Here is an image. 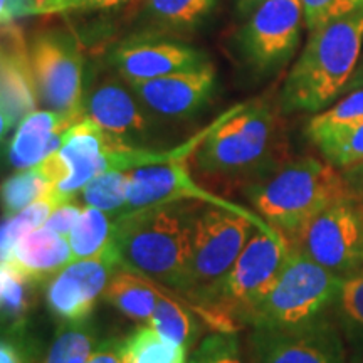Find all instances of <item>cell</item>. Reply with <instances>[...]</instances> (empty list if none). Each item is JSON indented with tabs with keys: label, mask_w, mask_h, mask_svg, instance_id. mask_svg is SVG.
Masks as SVG:
<instances>
[{
	"label": "cell",
	"mask_w": 363,
	"mask_h": 363,
	"mask_svg": "<svg viewBox=\"0 0 363 363\" xmlns=\"http://www.w3.org/2000/svg\"><path fill=\"white\" fill-rule=\"evenodd\" d=\"M128 174L131 185L128 211L126 212L150 206H158V203L201 202L206 203V206H216L227 208V211L238 212V214L251 219L262 233L272 235L283 234L276 230L271 224H267L254 211H249L247 207L230 202L229 199L211 192V190L199 184L192 177L187 160L140 167V169L131 170Z\"/></svg>",
	"instance_id": "12"
},
{
	"label": "cell",
	"mask_w": 363,
	"mask_h": 363,
	"mask_svg": "<svg viewBox=\"0 0 363 363\" xmlns=\"http://www.w3.org/2000/svg\"><path fill=\"white\" fill-rule=\"evenodd\" d=\"M363 51V12L311 30L279 94L284 113H320L347 91Z\"/></svg>",
	"instance_id": "2"
},
{
	"label": "cell",
	"mask_w": 363,
	"mask_h": 363,
	"mask_svg": "<svg viewBox=\"0 0 363 363\" xmlns=\"http://www.w3.org/2000/svg\"><path fill=\"white\" fill-rule=\"evenodd\" d=\"M40 363H44V362H40Z\"/></svg>",
	"instance_id": "46"
},
{
	"label": "cell",
	"mask_w": 363,
	"mask_h": 363,
	"mask_svg": "<svg viewBox=\"0 0 363 363\" xmlns=\"http://www.w3.org/2000/svg\"><path fill=\"white\" fill-rule=\"evenodd\" d=\"M266 0H238V12L240 16H251Z\"/></svg>",
	"instance_id": "43"
},
{
	"label": "cell",
	"mask_w": 363,
	"mask_h": 363,
	"mask_svg": "<svg viewBox=\"0 0 363 363\" xmlns=\"http://www.w3.org/2000/svg\"><path fill=\"white\" fill-rule=\"evenodd\" d=\"M29 16H39V7L30 0H0V19L2 26L16 24Z\"/></svg>",
	"instance_id": "39"
},
{
	"label": "cell",
	"mask_w": 363,
	"mask_h": 363,
	"mask_svg": "<svg viewBox=\"0 0 363 363\" xmlns=\"http://www.w3.org/2000/svg\"><path fill=\"white\" fill-rule=\"evenodd\" d=\"M342 276L335 274L291 246L274 279L238 316L251 328H286L330 316Z\"/></svg>",
	"instance_id": "5"
},
{
	"label": "cell",
	"mask_w": 363,
	"mask_h": 363,
	"mask_svg": "<svg viewBox=\"0 0 363 363\" xmlns=\"http://www.w3.org/2000/svg\"><path fill=\"white\" fill-rule=\"evenodd\" d=\"M217 0H147L150 19L169 29H194L211 16Z\"/></svg>",
	"instance_id": "32"
},
{
	"label": "cell",
	"mask_w": 363,
	"mask_h": 363,
	"mask_svg": "<svg viewBox=\"0 0 363 363\" xmlns=\"http://www.w3.org/2000/svg\"><path fill=\"white\" fill-rule=\"evenodd\" d=\"M194 158L201 174L244 189L284 162L274 110L262 101L235 104L217 118Z\"/></svg>",
	"instance_id": "3"
},
{
	"label": "cell",
	"mask_w": 363,
	"mask_h": 363,
	"mask_svg": "<svg viewBox=\"0 0 363 363\" xmlns=\"http://www.w3.org/2000/svg\"><path fill=\"white\" fill-rule=\"evenodd\" d=\"M84 116L123 142L145 147L155 133V113L145 106L123 78H106L84 94Z\"/></svg>",
	"instance_id": "14"
},
{
	"label": "cell",
	"mask_w": 363,
	"mask_h": 363,
	"mask_svg": "<svg viewBox=\"0 0 363 363\" xmlns=\"http://www.w3.org/2000/svg\"><path fill=\"white\" fill-rule=\"evenodd\" d=\"M0 94V131L6 140L40 103L29 45L16 24L2 26Z\"/></svg>",
	"instance_id": "15"
},
{
	"label": "cell",
	"mask_w": 363,
	"mask_h": 363,
	"mask_svg": "<svg viewBox=\"0 0 363 363\" xmlns=\"http://www.w3.org/2000/svg\"><path fill=\"white\" fill-rule=\"evenodd\" d=\"M27 326L19 330L2 331L0 363H40L34 342L27 337Z\"/></svg>",
	"instance_id": "36"
},
{
	"label": "cell",
	"mask_w": 363,
	"mask_h": 363,
	"mask_svg": "<svg viewBox=\"0 0 363 363\" xmlns=\"http://www.w3.org/2000/svg\"><path fill=\"white\" fill-rule=\"evenodd\" d=\"M306 29H320L330 22L363 12V0H301Z\"/></svg>",
	"instance_id": "35"
},
{
	"label": "cell",
	"mask_w": 363,
	"mask_h": 363,
	"mask_svg": "<svg viewBox=\"0 0 363 363\" xmlns=\"http://www.w3.org/2000/svg\"><path fill=\"white\" fill-rule=\"evenodd\" d=\"M345 180H347L348 190H350L352 197H355L358 202L363 203V162L357 165L348 167L342 170Z\"/></svg>",
	"instance_id": "41"
},
{
	"label": "cell",
	"mask_w": 363,
	"mask_h": 363,
	"mask_svg": "<svg viewBox=\"0 0 363 363\" xmlns=\"http://www.w3.org/2000/svg\"><path fill=\"white\" fill-rule=\"evenodd\" d=\"M126 358L128 363H189V350L150 325H140L126 337Z\"/></svg>",
	"instance_id": "29"
},
{
	"label": "cell",
	"mask_w": 363,
	"mask_h": 363,
	"mask_svg": "<svg viewBox=\"0 0 363 363\" xmlns=\"http://www.w3.org/2000/svg\"><path fill=\"white\" fill-rule=\"evenodd\" d=\"M67 175L69 170L59 152L44 158L38 165L16 170V174L2 184L4 217L17 214L45 194L52 192L62 180L67 179Z\"/></svg>",
	"instance_id": "21"
},
{
	"label": "cell",
	"mask_w": 363,
	"mask_h": 363,
	"mask_svg": "<svg viewBox=\"0 0 363 363\" xmlns=\"http://www.w3.org/2000/svg\"><path fill=\"white\" fill-rule=\"evenodd\" d=\"M189 363H249L235 331H214L195 347Z\"/></svg>",
	"instance_id": "34"
},
{
	"label": "cell",
	"mask_w": 363,
	"mask_h": 363,
	"mask_svg": "<svg viewBox=\"0 0 363 363\" xmlns=\"http://www.w3.org/2000/svg\"><path fill=\"white\" fill-rule=\"evenodd\" d=\"M256 229L259 227L238 212L216 206L199 208L192 229L190 286L187 293L214 283L224 276L244 251Z\"/></svg>",
	"instance_id": "9"
},
{
	"label": "cell",
	"mask_w": 363,
	"mask_h": 363,
	"mask_svg": "<svg viewBox=\"0 0 363 363\" xmlns=\"http://www.w3.org/2000/svg\"><path fill=\"white\" fill-rule=\"evenodd\" d=\"M115 219L96 207L84 206L78 222L72 227L69 240L72 259H86L101 254L110 246Z\"/></svg>",
	"instance_id": "27"
},
{
	"label": "cell",
	"mask_w": 363,
	"mask_h": 363,
	"mask_svg": "<svg viewBox=\"0 0 363 363\" xmlns=\"http://www.w3.org/2000/svg\"><path fill=\"white\" fill-rule=\"evenodd\" d=\"M303 24L301 0H266L239 34L240 52L249 67L259 74L283 67L296 52Z\"/></svg>",
	"instance_id": "11"
},
{
	"label": "cell",
	"mask_w": 363,
	"mask_h": 363,
	"mask_svg": "<svg viewBox=\"0 0 363 363\" xmlns=\"http://www.w3.org/2000/svg\"><path fill=\"white\" fill-rule=\"evenodd\" d=\"M101 342L96 326L88 320L61 323L54 335L44 363H86Z\"/></svg>",
	"instance_id": "26"
},
{
	"label": "cell",
	"mask_w": 363,
	"mask_h": 363,
	"mask_svg": "<svg viewBox=\"0 0 363 363\" xmlns=\"http://www.w3.org/2000/svg\"><path fill=\"white\" fill-rule=\"evenodd\" d=\"M67 201H62L59 195L54 192L45 194L44 197L38 199V201L22 208L11 217H4L2 224V240H0V249H2V259L9 256V252L16 247V244L24 238L26 234L33 233V230L39 229L45 224L49 216L56 207L61 206Z\"/></svg>",
	"instance_id": "30"
},
{
	"label": "cell",
	"mask_w": 363,
	"mask_h": 363,
	"mask_svg": "<svg viewBox=\"0 0 363 363\" xmlns=\"http://www.w3.org/2000/svg\"><path fill=\"white\" fill-rule=\"evenodd\" d=\"M39 99L45 108L84 116V59L78 40L65 30H44L29 44Z\"/></svg>",
	"instance_id": "8"
},
{
	"label": "cell",
	"mask_w": 363,
	"mask_h": 363,
	"mask_svg": "<svg viewBox=\"0 0 363 363\" xmlns=\"http://www.w3.org/2000/svg\"><path fill=\"white\" fill-rule=\"evenodd\" d=\"M130 185L128 172H104L91 179L81 189L79 197L84 206L96 207L116 219L128 211Z\"/></svg>",
	"instance_id": "28"
},
{
	"label": "cell",
	"mask_w": 363,
	"mask_h": 363,
	"mask_svg": "<svg viewBox=\"0 0 363 363\" xmlns=\"http://www.w3.org/2000/svg\"><path fill=\"white\" fill-rule=\"evenodd\" d=\"M333 320L350 348L353 360L363 358V267L342 278L335 301Z\"/></svg>",
	"instance_id": "24"
},
{
	"label": "cell",
	"mask_w": 363,
	"mask_h": 363,
	"mask_svg": "<svg viewBox=\"0 0 363 363\" xmlns=\"http://www.w3.org/2000/svg\"><path fill=\"white\" fill-rule=\"evenodd\" d=\"M30 2H35V4H38V7H39V16H40V6H43L44 0H30Z\"/></svg>",
	"instance_id": "45"
},
{
	"label": "cell",
	"mask_w": 363,
	"mask_h": 363,
	"mask_svg": "<svg viewBox=\"0 0 363 363\" xmlns=\"http://www.w3.org/2000/svg\"><path fill=\"white\" fill-rule=\"evenodd\" d=\"M363 121V88L350 91L348 96L340 99L333 106L316 113L306 126L308 138L331 130L347 128Z\"/></svg>",
	"instance_id": "33"
},
{
	"label": "cell",
	"mask_w": 363,
	"mask_h": 363,
	"mask_svg": "<svg viewBox=\"0 0 363 363\" xmlns=\"http://www.w3.org/2000/svg\"><path fill=\"white\" fill-rule=\"evenodd\" d=\"M118 267L111 242L98 256L72 259L45 283V305L51 315L61 323L88 320Z\"/></svg>",
	"instance_id": "13"
},
{
	"label": "cell",
	"mask_w": 363,
	"mask_h": 363,
	"mask_svg": "<svg viewBox=\"0 0 363 363\" xmlns=\"http://www.w3.org/2000/svg\"><path fill=\"white\" fill-rule=\"evenodd\" d=\"M158 293L160 289L155 281L120 266L113 272L103 299L130 320L147 325L155 311Z\"/></svg>",
	"instance_id": "22"
},
{
	"label": "cell",
	"mask_w": 363,
	"mask_h": 363,
	"mask_svg": "<svg viewBox=\"0 0 363 363\" xmlns=\"http://www.w3.org/2000/svg\"><path fill=\"white\" fill-rule=\"evenodd\" d=\"M254 212L286 239L340 199L348 197L343 172L315 157L284 160L244 187Z\"/></svg>",
	"instance_id": "4"
},
{
	"label": "cell",
	"mask_w": 363,
	"mask_h": 363,
	"mask_svg": "<svg viewBox=\"0 0 363 363\" xmlns=\"http://www.w3.org/2000/svg\"><path fill=\"white\" fill-rule=\"evenodd\" d=\"M128 84L157 116L180 120L194 116L211 101L217 86V71L207 62L194 69Z\"/></svg>",
	"instance_id": "17"
},
{
	"label": "cell",
	"mask_w": 363,
	"mask_h": 363,
	"mask_svg": "<svg viewBox=\"0 0 363 363\" xmlns=\"http://www.w3.org/2000/svg\"><path fill=\"white\" fill-rule=\"evenodd\" d=\"M363 88V51L360 56V61H358L357 69L353 72L350 83L347 86V91H355V89H362Z\"/></svg>",
	"instance_id": "42"
},
{
	"label": "cell",
	"mask_w": 363,
	"mask_h": 363,
	"mask_svg": "<svg viewBox=\"0 0 363 363\" xmlns=\"http://www.w3.org/2000/svg\"><path fill=\"white\" fill-rule=\"evenodd\" d=\"M158 289L160 293H158L155 311L147 325L155 328L167 340L182 345L190 352L201 333V325H199L201 316L185 299H179L180 294H175L162 284H158Z\"/></svg>",
	"instance_id": "23"
},
{
	"label": "cell",
	"mask_w": 363,
	"mask_h": 363,
	"mask_svg": "<svg viewBox=\"0 0 363 363\" xmlns=\"http://www.w3.org/2000/svg\"><path fill=\"white\" fill-rule=\"evenodd\" d=\"M38 283L27 278L12 262L2 261L0 267V298H2V331L19 330L27 325V315L34 301Z\"/></svg>",
	"instance_id": "25"
},
{
	"label": "cell",
	"mask_w": 363,
	"mask_h": 363,
	"mask_svg": "<svg viewBox=\"0 0 363 363\" xmlns=\"http://www.w3.org/2000/svg\"><path fill=\"white\" fill-rule=\"evenodd\" d=\"M59 2H61V0H44L43 6H40V16H48V13L56 12Z\"/></svg>",
	"instance_id": "44"
},
{
	"label": "cell",
	"mask_w": 363,
	"mask_h": 363,
	"mask_svg": "<svg viewBox=\"0 0 363 363\" xmlns=\"http://www.w3.org/2000/svg\"><path fill=\"white\" fill-rule=\"evenodd\" d=\"M81 212H83V207L76 202V199H72V201H67L54 208L52 214L49 216V219L45 220L43 227L49 229L54 234L67 238L71 234L72 227L78 222Z\"/></svg>",
	"instance_id": "37"
},
{
	"label": "cell",
	"mask_w": 363,
	"mask_h": 363,
	"mask_svg": "<svg viewBox=\"0 0 363 363\" xmlns=\"http://www.w3.org/2000/svg\"><path fill=\"white\" fill-rule=\"evenodd\" d=\"M249 363H347V343L333 318L286 328H251Z\"/></svg>",
	"instance_id": "10"
},
{
	"label": "cell",
	"mask_w": 363,
	"mask_h": 363,
	"mask_svg": "<svg viewBox=\"0 0 363 363\" xmlns=\"http://www.w3.org/2000/svg\"><path fill=\"white\" fill-rule=\"evenodd\" d=\"M2 261L12 262L34 283L45 284L62 267L69 264L72 252L67 238L39 227L26 234Z\"/></svg>",
	"instance_id": "20"
},
{
	"label": "cell",
	"mask_w": 363,
	"mask_h": 363,
	"mask_svg": "<svg viewBox=\"0 0 363 363\" xmlns=\"http://www.w3.org/2000/svg\"><path fill=\"white\" fill-rule=\"evenodd\" d=\"M115 138V135L104 131L88 116L79 118L65 135V143L57 150L59 155L66 162V180L54 189L62 201H72L79 195L81 189L94 177L103 174V155Z\"/></svg>",
	"instance_id": "18"
},
{
	"label": "cell",
	"mask_w": 363,
	"mask_h": 363,
	"mask_svg": "<svg viewBox=\"0 0 363 363\" xmlns=\"http://www.w3.org/2000/svg\"><path fill=\"white\" fill-rule=\"evenodd\" d=\"M126 2H130V0H61L54 13L71 11H103V9L120 7Z\"/></svg>",
	"instance_id": "40"
},
{
	"label": "cell",
	"mask_w": 363,
	"mask_h": 363,
	"mask_svg": "<svg viewBox=\"0 0 363 363\" xmlns=\"http://www.w3.org/2000/svg\"><path fill=\"white\" fill-rule=\"evenodd\" d=\"M116 74L126 83L163 78L207 65L206 54L192 45L160 38H130L110 52Z\"/></svg>",
	"instance_id": "16"
},
{
	"label": "cell",
	"mask_w": 363,
	"mask_h": 363,
	"mask_svg": "<svg viewBox=\"0 0 363 363\" xmlns=\"http://www.w3.org/2000/svg\"><path fill=\"white\" fill-rule=\"evenodd\" d=\"M289 247L284 234L272 235L256 229L224 276L189 291L184 299L216 331H235L240 311L274 279Z\"/></svg>",
	"instance_id": "6"
},
{
	"label": "cell",
	"mask_w": 363,
	"mask_h": 363,
	"mask_svg": "<svg viewBox=\"0 0 363 363\" xmlns=\"http://www.w3.org/2000/svg\"><path fill=\"white\" fill-rule=\"evenodd\" d=\"M310 140L325 160L340 170L363 162V121L347 128L315 135Z\"/></svg>",
	"instance_id": "31"
},
{
	"label": "cell",
	"mask_w": 363,
	"mask_h": 363,
	"mask_svg": "<svg viewBox=\"0 0 363 363\" xmlns=\"http://www.w3.org/2000/svg\"><path fill=\"white\" fill-rule=\"evenodd\" d=\"M86 363H128L126 360V337L101 340Z\"/></svg>",
	"instance_id": "38"
},
{
	"label": "cell",
	"mask_w": 363,
	"mask_h": 363,
	"mask_svg": "<svg viewBox=\"0 0 363 363\" xmlns=\"http://www.w3.org/2000/svg\"><path fill=\"white\" fill-rule=\"evenodd\" d=\"M199 202L158 203L116 217L111 246L125 269L180 296L190 286L192 229Z\"/></svg>",
	"instance_id": "1"
},
{
	"label": "cell",
	"mask_w": 363,
	"mask_h": 363,
	"mask_svg": "<svg viewBox=\"0 0 363 363\" xmlns=\"http://www.w3.org/2000/svg\"><path fill=\"white\" fill-rule=\"evenodd\" d=\"M288 240L325 269L352 274L363 267V203L352 195L340 199Z\"/></svg>",
	"instance_id": "7"
},
{
	"label": "cell",
	"mask_w": 363,
	"mask_h": 363,
	"mask_svg": "<svg viewBox=\"0 0 363 363\" xmlns=\"http://www.w3.org/2000/svg\"><path fill=\"white\" fill-rule=\"evenodd\" d=\"M126 360H128V358H126Z\"/></svg>",
	"instance_id": "47"
},
{
	"label": "cell",
	"mask_w": 363,
	"mask_h": 363,
	"mask_svg": "<svg viewBox=\"0 0 363 363\" xmlns=\"http://www.w3.org/2000/svg\"><path fill=\"white\" fill-rule=\"evenodd\" d=\"M78 120L79 116L49 108L27 115L13 130L7 143V160L12 169H29L56 153L65 143L66 131Z\"/></svg>",
	"instance_id": "19"
}]
</instances>
